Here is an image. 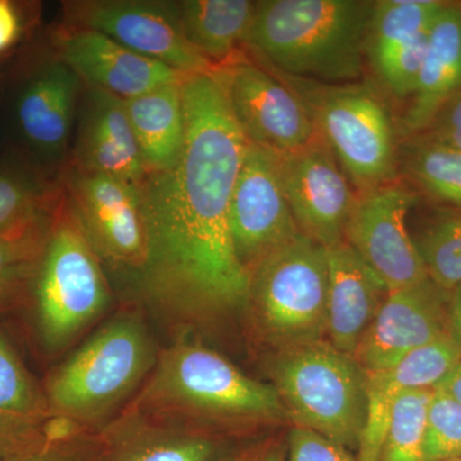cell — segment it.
Listing matches in <instances>:
<instances>
[{"label":"cell","mask_w":461,"mask_h":461,"mask_svg":"<svg viewBox=\"0 0 461 461\" xmlns=\"http://www.w3.org/2000/svg\"><path fill=\"white\" fill-rule=\"evenodd\" d=\"M269 446H267V447H248L244 450L235 451V453H226L217 461H260L263 455L268 450Z\"/></svg>","instance_id":"ab89813d"},{"label":"cell","mask_w":461,"mask_h":461,"mask_svg":"<svg viewBox=\"0 0 461 461\" xmlns=\"http://www.w3.org/2000/svg\"><path fill=\"white\" fill-rule=\"evenodd\" d=\"M461 360L450 335L421 346L395 366L366 372V417L357 461H379L397 397L409 391L436 390Z\"/></svg>","instance_id":"e0dca14e"},{"label":"cell","mask_w":461,"mask_h":461,"mask_svg":"<svg viewBox=\"0 0 461 461\" xmlns=\"http://www.w3.org/2000/svg\"><path fill=\"white\" fill-rule=\"evenodd\" d=\"M429 32L395 51L375 69L379 83L391 95L406 98L414 94L429 47Z\"/></svg>","instance_id":"d6a6232c"},{"label":"cell","mask_w":461,"mask_h":461,"mask_svg":"<svg viewBox=\"0 0 461 461\" xmlns=\"http://www.w3.org/2000/svg\"><path fill=\"white\" fill-rule=\"evenodd\" d=\"M446 291L427 280L387 294L353 355L364 372L390 368L448 333Z\"/></svg>","instance_id":"9a60e30c"},{"label":"cell","mask_w":461,"mask_h":461,"mask_svg":"<svg viewBox=\"0 0 461 461\" xmlns=\"http://www.w3.org/2000/svg\"><path fill=\"white\" fill-rule=\"evenodd\" d=\"M103 446L100 437L83 433L69 438H56L9 456L0 461H102Z\"/></svg>","instance_id":"836d02e7"},{"label":"cell","mask_w":461,"mask_h":461,"mask_svg":"<svg viewBox=\"0 0 461 461\" xmlns=\"http://www.w3.org/2000/svg\"><path fill=\"white\" fill-rule=\"evenodd\" d=\"M184 80L124 100L147 175L169 171L180 160L186 135Z\"/></svg>","instance_id":"cb8c5ba5"},{"label":"cell","mask_w":461,"mask_h":461,"mask_svg":"<svg viewBox=\"0 0 461 461\" xmlns=\"http://www.w3.org/2000/svg\"><path fill=\"white\" fill-rule=\"evenodd\" d=\"M180 160L148 173L140 193L147 258L142 293L182 320L203 321L249 305L250 273L230 232V203L249 141L230 112L217 69L187 75Z\"/></svg>","instance_id":"6da1fadb"},{"label":"cell","mask_w":461,"mask_h":461,"mask_svg":"<svg viewBox=\"0 0 461 461\" xmlns=\"http://www.w3.org/2000/svg\"><path fill=\"white\" fill-rule=\"evenodd\" d=\"M403 168L427 196L461 211V151L417 135L406 149Z\"/></svg>","instance_id":"83f0119b"},{"label":"cell","mask_w":461,"mask_h":461,"mask_svg":"<svg viewBox=\"0 0 461 461\" xmlns=\"http://www.w3.org/2000/svg\"><path fill=\"white\" fill-rule=\"evenodd\" d=\"M420 135L461 151V90L446 103L429 129Z\"/></svg>","instance_id":"d590c367"},{"label":"cell","mask_w":461,"mask_h":461,"mask_svg":"<svg viewBox=\"0 0 461 461\" xmlns=\"http://www.w3.org/2000/svg\"><path fill=\"white\" fill-rule=\"evenodd\" d=\"M74 167L105 173L135 185L144 180L147 173L124 100L107 91L87 87L78 123Z\"/></svg>","instance_id":"ffe728a7"},{"label":"cell","mask_w":461,"mask_h":461,"mask_svg":"<svg viewBox=\"0 0 461 461\" xmlns=\"http://www.w3.org/2000/svg\"><path fill=\"white\" fill-rule=\"evenodd\" d=\"M67 26L104 33L184 75L214 69L185 38L177 2L78 0L65 3Z\"/></svg>","instance_id":"9c48e42d"},{"label":"cell","mask_w":461,"mask_h":461,"mask_svg":"<svg viewBox=\"0 0 461 461\" xmlns=\"http://www.w3.org/2000/svg\"><path fill=\"white\" fill-rule=\"evenodd\" d=\"M286 461H357L345 446L304 427L288 433Z\"/></svg>","instance_id":"e575fe53"},{"label":"cell","mask_w":461,"mask_h":461,"mask_svg":"<svg viewBox=\"0 0 461 461\" xmlns=\"http://www.w3.org/2000/svg\"><path fill=\"white\" fill-rule=\"evenodd\" d=\"M156 363L144 324L132 315L120 317L54 369L42 387L54 417L85 430L102 423L131 395Z\"/></svg>","instance_id":"277c9868"},{"label":"cell","mask_w":461,"mask_h":461,"mask_svg":"<svg viewBox=\"0 0 461 461\" xmlns=\"http://www.w3.org/2000/svg\"><path fill=\"white\" fill-rule=\"evenodd\" d=\"M217 72L230 112L250 144L284 156L318 138L302 100L259 63L242 56Z\"/></svg>","instance_id":"30bf717a"},{"label":"cell","mask_w":461,"mask_h":461,"mask_svg":"<svg viewBox=\"0 0 461 461\" xmlns=\"http://www.w3.org/2000/svg\"><path fill=\"white\" fill-rule=\"evenodd\" d=\"M99 437L102 461H217L224 455L213 437L172 420H124Z\"/></svg>","instance_id":"603a6c76"},{"label":"cell","mask_w":461,"mask_h":461,"mask_svg":"<svg viewBox=\"0 0 461 461\" xmlns=\"http://www.w3.org/2000/svg\"><path fill=\"white\" fill-rule=\"evenodd\" d=\"M446 2L439 0H379L373 2L366 62L375 71L388 57L429 32Z\"/></svg>","instance_id":"484cf974"},{"label":"cell","mask_w":461,"mask_h":461,"mask_svg":"<svg viewBox=\"0 0 461 461\" xmlns=\"http://www.w3.org/2000/svg\"><path fill=\"white\" fill-rule=\"evenodd\" d=\"M230 232L249 273L299 235L282 187L277 154L249 142L230 203Z\"/></svg>","instance_id":"4fadbf2b"},{"label":"cell","mask_w":461,"mask_h":461,"mask_svg":"<svg viewBox=\"0 0 461 461\" xmlns=\"http://www.w3.org/2000/svg\"><path fill=\"white\" fill-rule=\"evenodd\" d=\"M268 71L302 100L357 193L397 180L395 122L377 90L366 83L323 84Z\"/></svg>","instance_id":"5b68a950"},{"label":"cell","mask_w":461,"mask_h":461,"mask_svg":"<svg viewBox=\"0 0 461 461\" xmlns=\"http://www.w3.org/2000/svg\"><path fill=\"white\" fill-rule=\"evenodd\" d=\"M417 195L399 180L357 193L345 241L386 285L388 293L429 280L406 217Z\"/></svg>","instance_id":"8fae6325"},{"label":"cell","mask_w":461,"mask_h":461,"mask_svg":"<svg viewBox=\"0 0 461 461\" xmlns=\"http://www.w3.org/2000/svg\"><path fill=\"white\" fill-rule=\"evenodd\" d=\"M138 411L215 420H275L286 415L277 391L248 377L222 355L178 342L159 355L135 403Z\"/></svg>","instance_id":"3957f363"},{"label":"cell","mask_w":461,"mask_h":461,"mask_svg":"<svg viewBox=\"0 0 461 461\" xmlns=\"http://www.w3.org/2000/svg\"><path fill=\"white\" fill-rule=\"evenodd\" d=\"M429 280L450 294L461 285V211L437 215L414 239Z\"/></svg>","instance_id":"f546056e"},{"label":"cell","mask_w":461,"mask_h":461,"mask_svg":"<svg viewBox=\"0 0 461 461\" xmlns=\"http://www.w3.org/2000/svg\"><path fill=\"white\" fill-rule=\"evenodd\" d=\"M20 32L21 23L16 7L8 0H0V53L18 41Z\"/></svg>","instance_id":"8d00e7d4"},{"label":"cell","mask_w":461,"mask_h":461,"mask_svg":"<svg viewBox=\"0 0 461 461\" xmlns=\"http://www.w3.org/2000/svg\"><path fill=\"white\" fill-rule=\"evenodd\" d=\"M424 461L461 457V405L436 388L427 411Z\"/></svg>","instance_id":"1f68e13d"},{"label":"cell","mask_w":461,"mask_h":461,"mask_svg":"<svg viewBox=\"0 0 461 461\" xmlns=\"http://www.w3.org/2000/svg\"><path fill=\"white\" fill-rule=\"evenodd\" d=\"M275 387L295 426L357 450L366 417V372L330 342L284 348L273 366Z\"/></svg>","instance_id":"52a82bcc"},{"label":"cell","mask_w":461,"mask_h":461,"mask_svg":"<svg viewBox=\"0 0 461 461\" xmlns=\"http://www.w3.org/2000/svg\"><path fill=\"white\" fill-rule=\"evenodd\" d=\"M56 54V59L68 66L86 87L107 91L122 100L187 76L94 30L63 27L57 33Z\"/></svg>","instance_id":"2e32d148"},{"label":"cell","mask_w":461,"mask_h":461,"mask_svg":"<svg viewBox=\"0 0 461 461\" xmlns=\"http://www.w3.org/2000/svg\"><path fill=\"white\" fill-rule=\"evenodd\" d=\"M54 418L44 387L0 332V459L47 441Z\"/></svg>","instance_id":"7402d4cb"},{"label":"cell","mask_w":461,"mask_h":461,"mask_svg":"<svg viewBox=\"0 0 461 461\" xmlns=\"http://www.w3.org/2000/svg\"><path fill=\"white\" fill-rule=\"evenodd\" d=\"M62 186L100 259L140 272L147 233L138 185L72 167Z\"/></svg>","instance_id":"7c38bea8"},{"label":"cell","mask_w":461,"mask_h":461,"mask_svg":"<svg viewBox=\"0 0 461 461\" xmlns=\"http://www.w3.org/2000/svg\"><path fill=\"white\" fill-rule=\"evenodd\" d=\"M373 2H257L245 50L280 74L323 84L359 83L366 63Z\"/></svg>","instance_id":"7a4b0ae2"},{"label":"cell","mask_w":461,"mask_h":461,"mask_svg":"<svg viewBox=\"0 0 461 461\" xmlns=\"http://www.w3.org/2000/svg\"><path fill=\"white\" fill-rule=\"evenodd\" d=\"M327 295L326 248L303 233L250 272L249 305L267 336L284 348L326 335Z\"/></svg>","instance_id":"ba28073f"},{"label":"cell","mask_w":461,"mask_h":461,"mask_svg":"<svg viewBox=\"0 0 461 461\" xmlns=\"http://www.w3.org/2000/svg\"><path fill=\"white\" fill-rule=\"evenodd\" d=\"M329 260L327 330L330 344L353 357L388 290L348 242L326 248Z\"/></svg>","instance_id":"d6986e66"},{"label":"cell","mask_w":461,"mask_h":461,"mask_svg":"<svg viewBox=\"0 0 461 461\" xmlns=\"http://www.w3.org/2000/svg\"><path fill=\"white\" fill-rule=\"evenodd\" d=\"M433 390L397 397L379 461H424V430Z\"/></svg>","instance_id":"4dcf8cb0"},{"label":"cell","mask_w":461,"mask_h":461,"mask_svg":"<svg viewBox=\"0 0 461 461\" xmlns=\"http://www.w3.org/2000/svg\"><path fill=\"white\" fill-rule=\"evenodd\" d=\"M78 76L54 58L21 85L14 122L21 141L41 160H54L68 147L80 94Z\"/></svg>","instance_id":"ac0fdd59"},{"label":"cell","mask_w":461,"mask_h":461,"mask_svg":"<svg viewBox=\"0 0 461 461\" xmlns=\"http://www.w3.org/2000/svg\"><path fill=\"white\" fill-rule=\"evenodd\" d=\"M51 214L53 211L25 232L0 238V309L32 293L50 236Z\"/></svg>","instance_id":"f1b7e54d"},{"label":"cell","mask_w":461,"mask_h":461,"mask_svg":"<svg viewBox=\"0 0 461 461\" xmlns=\"http://www.w3.org/2000/svg\"><path fill=\"white\" fill-rule=\"evenodd\" d=\"M32 294L39 336L48 350L65 348L108 306V282L100 258L78 223L63 186Z\"/></svg>","instance_id":"8992f818"},{"label":"cell","mask_w":461,"mask_h":461,"mask_svg":"<svg viewBox=\"0 0 461 461\" xmlns=\"http://www.w3.org/2000/svg\"><path fill=\"white\" fill-rule=\"evenodd\" d=\"M59 186L23 169L0 171V238L18 235L47 218Z\"/></svg>","instance_id":"4316f807"},{"label":"cell","mask_w":461,"mask_h":461,"mask_svg":"<svg viewBox=\"0 0 461 461\" xmlns=\"http://www.w3.org/2000/svg\"><path fill=\"white\" fill-rule=\"evenodd\" d=\"M448 333L461 351V285L451 291L448 299Z\"/></svg>","instance_id":"74e56055"},{"label":"cell","mask_w":461,"mask_h":461,"mask_svg":"<svg viewBox=\"0 0 461 461\" xmlns=\"http://www.w3.org/2000/svg\"><path fill=\"white\" fill-rule=\"evenodd\" d=\"M278 157L282 187L300 232L330 248L345 240L357 193L320 136Z\"/></svg>","instance_id":"5bb4252c"},{"label":"cell","mask_w":461,"mask_h":461,"mask_svg":"<svg viewBox=\"0 0 461 461\" xmlns=\"http://www.w3.org/2000/svg\"><path fill=\"white\" fill-rule=\"evenodd\" d=\"M260 461H286V447L271 445Z\"/></svg>","instance_id":"60d3db41"},{"label":"cell","mask_w":461,"mask_h":461,"mask_svg":"<svg viewBox=\"0 0 461 461\" xmlns=\"http://www.w3.org/2000/svg\"><path fill=\"white\" fill-rule=\"evenodd\" d=\"M461 90V3L446 2L429 32V47L402 118L403 131H426L437 113Z\"/></svg>","instance_id":"44dd1931"},{"label":"cell","mask_w":461,"mask_h":461,"mask_svg":"<svg viewBox=\"0 0 461 461\" xmlns=\"http://www.w3.org/2000/svg\"><path fill=\"white\" fill-rule=\"evenodd\" d=\"M177 8L185 38L214 69L244 56L257 2L184 0Z\"/></svg>","instance_id":"d4e9b609"},{"label":"cell","mask_w":461,"mask_h":461,"mask_svg":"<svg viewBox=\"0 0 461 461\" xmlns=\"http://www.w3.org/2000/svg\"><path fill=\"white\" fill-rule=\"evenodd\" d=\"M444 461H461V457H457V459H450V460H444Z\"/></svg>","instance_id":"b9f144b4"},{"label":"cell","mask_w":461,"mask_h":461,"mask_svg":"<svg viewBox=\"0 0 461 461\" xmlns=\"http://www.w3.org/2000/svg\"><path fill=\"white\" fill-rule=\"evenodd\" d=\"M437 388L453 397L461 405V360Z\"/></svg>","instance_id":"f35d334b"}]
</instances>
